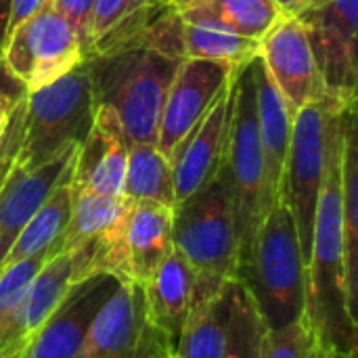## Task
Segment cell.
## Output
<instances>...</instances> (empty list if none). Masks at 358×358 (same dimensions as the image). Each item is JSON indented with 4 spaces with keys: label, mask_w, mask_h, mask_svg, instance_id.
Segmentation results:
<instances>
[{
    "label": "cell",
    "mask_w": 358,
    "mask_h": 358,
    "mask_svg": "<svg viewBox=\"0 0 358 358\" xmlns=\"http://www.w3.org/2000/svg\"><path fill=\"white\" fill-rule=\"evenodd\" d=\"M357 105L342 107L329 130L327 164L317 199L310 258L306 268V323L323 358L357 357L358 319L348 304L344 218H342V157L348 115Z\"/></svg>",
    "instance_id": "obj_1"
},
{
    "label": "cell",
    "mask_w": 358,
    "mask_h": 358,
    "mask_svg": "<svg viewBox=\"0 0 358 358\" xmlns=\"http://www.w3.org/2000/svg\"><path fill=\"white\" fill-rule=\"evenodd\" d=\"M96 107H107L130 145L157 147V130L168 88L180 61L141 42L86 59Z\"/></svg>",
    "instance_id": "obj_2"
},
{
    "label": "cell",
    "mask_w": 358,
    "mask_h": 358,
    "mask_svg": "<svg viewBox=\"0 0 358 358\" xmlns=\"http://www.w3.org/2000/svg\"><path fill=\"white\" fill-rule=\"evenodd\" d=\"M239 279L250 287L266 329H281L304 319L306 260L294 216L281 199L260 222Z\"/></svg>",
    "instance_id": "obj_3"
},
{
    "label": "cell",
    "mask_w": 358,
    "mask_h": 358,
    "mask_svg": "<svg viewBox=\"0 0 358 358\" xmlns=\"http://www.w3.org/2000/svg\"><path fill=\"white\" fill-rule=\"evenodd\" d=\"M220 174L227 180L233 203L235 229L239 239V264L243 268L250 260L260 222L275 206L268 197L266 187V164L256 120L252 63L241 67L235 78L233 115Z\"/></svg>",
    "instance_id": "obj_4"
},
{
    "label": "cell",
    "mask_w": 358,
    "mask_h": 358,
    "mask_svg": "<svg viewBox=\"0 0 358 358\" xmlns=\"http://www.w3.org/2000/svg\"><path fill=\"white\" fill-rule=\"evenodd\" d=\"M23 141L17 162L34 170L69 147H80L88 136L96 101L86 61L52 84L25 92Z\"/></svg>",
    "instance_id": "obj_5"
},
{
    "label": "cell",
    "mask_w": 358,
    "mask_h": 358,
    "mask_svg": "<svg viewBox=\"0 0 358 358\" xmlns=\"http://www.w3.org/2000/svg\"><path fill=\"white\" fill-rule=\"evenodd\" d=\"M172 243L199 277L216 281L239 279V239L222 174L176 203L172 210Z\"/></svg>",
    "instance_id": "obj_6"
},
{
    "label": "cell",
    "mask_w": 358,
    "mask_h": 358,
    "mask_svg": "<svg viewBox=\"0 0 358 358\" xmlns=\"http://www.w3.org/2000/svg\"><path fill=\"white\" fill-rule=\"evenodd\" d=\"M342 107L350 105H344L342 101L327 96L319 103L306 105L294 117L292 138L279 187V199L287 206V210L294 216L306 268L310 258L317 199L321 193L327 164L329 130L336 113Z\"/></svg>",
    "instance_id": "obj_7"
},
{
    "label": "cell",
    "mask_w": 358,
    "mask_h": 358,
    "mask_svg": "<svg viewBox=\"0 0 358 358\" xmlns=\"http://www.w3.org/2000/svg\"><path fill=\"white\" fill-rule=\"evenodd\" d=\"M86 61L76 29L52 6L8 31L2 50V71L23 90L31 92L52 84Z\"/></svg>",
    "instance_id": "obj_8"
},
{
    "label": "cell",
    "mask_w": 358,
    "mask_h": 358,
    "mask_svg": "<svg viewBox=\"0 0 358 358\" xmlns=\"http://www.w3.org/2000/svg\"><path fill=\"white\" fill-rule=\"evenodd\" d=\"M80 358H174L172 340L147 313L141 283L120 281L96 313Z\"/></svg>",
    "instance_id": "obj_9"
},
{
    "label": "cell",
    "mask_w": 358,
    "mask_h": 358,
    "mask_svg": "<svg viewBox=\"0 0 358 358\" xmlns=\"http://www.w3.org/2000/svg\"><path fill=\"white\" fill-rule=\"evenodd\" d=\"M296 17L306 27L327 94L357 105L358 0H310Z\"/></svg>",
    "instance_id": "obj_10"
},
{
    "label": "cell",
    "mask_w": 358,
    "mask_h": 358,
    "mask_svg": "<svg viewBox=\"0 0 358 358\" xmlns=\"http://www.w3.org/2000/svg\"><path fill=\"white\" fill-rule=\"evenodd\" d=\"M239 69L241 67L220 61H180L168 88L157 130V149L164 157H168V162L203 120V115L224 94V90H229Z\"/></svg>",
    "instance_id": "obj_11"
},
{
    "label": "cell",
    "mask_w": 358,
    "mask_h": 358,
    "mask_svg": "<svg viewBox=\"0 0 358 358\" xmlns=\"http://www.w3.org/2000/svg\"><path fill=\"white\" fill-rule=\"evenodd\" d=\"M258 57L294 117L306 105L329 96L306 27L296 15H281L275 21L260 38Z\"/></svg>",
    "instance_id": "obj_12"
},
{
    "label": "cell",
    "mask_w": 358,
    "mask_h": 358,
    "mask_svg": "<svg viewBox=\"0 0 358 358\" xmlns=\"http://www.w3.org/2000/svg\"><path fill=\"white\" fill-rule=\"evenodd\" d=\"M120 279L94 273L76 281L52 315L31 334L19 358H80L88 329Z\"/></svg>",
    "instance_id": "obj_13"
},
{
    "label": "cell",
    "mask_w": 358,
    "mask_h": 358,
    "mask_svg": "<svg viewBox=\"0 0 358 358\" xmlns=\"http://www.w3.org/2000/svg\"><path fill=\"white\" fill-rule=\"evenodd\" d=\"M235 101V82L224 90L216 105L203 115L195 130L182 141V145L170 157L174 174L176 203L185 201L206 185H210L222 170L231 115ZM176 208V206H174Z\"/></svg>",
    "instance_id": "obj_14"
},
{
    "label": "cell",
    "mask_w": 358,
    "mask_h": 358,
    "mask_svg": "<svg viewBox=\"0 0 358 358\" xmlns=\"http://www.w3.org/2000/svg\"><path fill=\"white\" fill-rule=\"evenodd\" d=\"M78 149L80 147H69L55 159L34 170H25L19 162H15L13 172L0 189V271L23 227L73 166Z\"/></svg>",
    "instance_id": "obj_15"
},
{
    "label": "cell",
    "mask_w": 358,
    "mask_h": 358,
    "mask_svg": "<svg viewBox=\"0 0 358 358\" xmlns=\"http://www.w3.org/2000/svg\"><path fill=\"white\" fill-rule=\"evenodd\" d=\"M130 143L107 107H96L94 124L80 145L73 162V185L109 195L124 197V178Z\"/></svg>",
    "instance_id": "obj_16"
},
{
    "label": "cell",
    "mask_w": 358,
    "mask_h": 358,
    "mask_svg": "<svg viewBox=\"0 0 358 358\" xmlns=\"http://www.w3.org/2000/svg\"><path fill=\"white\" fill-rule=\"evenodd\" d=\"M141 287L151 321L172 340V344H176L197 300L199 275L176 250H172Z\"/></svg>",
    "instance_id": "obj_17"
},
{
    "label": "cell",
    "mask_w": 358,
    "mask_h": 358,
    "mask_svg": "<svg viewBox=\"0 0 358 358\" xmlns=\"http://www.w3.org/2000/svg\"><path fill=\"white\" fill-rule=\"evenodd\" d=\"M252 78H254V103H256L260 145L266 164V187H268L271 201L277 203L283 166H285L287 147L294 128V115L289 113L281 92L277 90L271 76L266 73L260 57L252 61Z\"/></svg>",
    "instance_id": "obj_18"
},
{
    "label": "cell",
    "mask_w": 358,
    "mask_h": 358,
    "mask_svg": "<svg viewBox=\"0 0 358 358\" xmlns=\"http://www.w3.org/2000/svg\"><path fill=\"white\" fill-rule=\"evenodd\" d=\"M130 281L145 283L172 254V210L151 201H130L124 227Z\"/></svg>",
    "instance_id": "obj_19"
},
{
    "label": "cell",
    "mask_w": 358,
    "mask_h": 358,
    "mask_svg": "<svg viewBox=\"0 0 358 358\" xmlns=\"http://www.w3.org/2000/svg\"><path fill=\"white\" fill-rule=\"evenodd\" d=\"M229 283L199 277L197 300L174 344V358H222L227 340Z\"/></svg>",
    "instance_id": "obj_20"
},
{
    "label": "cell",
    "mask_w": 358,
    "mask_h": 358,
    "mask_svg": "<svg viewBox=\"0 0 358 358\" xmlns=\"http://www.w3.org/2000/svg\"><path fill=\"white\" fill-rule=\"evenodd\" d=\"M71 195H73V166L52 189L46 201L38 208V212L29 218V222L23 227V231L19 233V237L15 239V243L10 245L4 258V266L31 258H48L59 252L61 239L65 235L71 216Z\"/></svg>",
    "instance_id": "obj_21"
},
{
    "label": "cell",
    "mask_w": 358,
    "mask_h": 358,
    "mask_svg": "<svg viewBox=\"0 0 358 358\" xmlns=\"http://www.w3.org/2000/svg\"><path fill=\"white\" fill-rule=\"evenodd\" d=\"M187 23H203L260 40L283 15L275 0H170Z\"/></svg>",
    "instance_id": "obj_22"
},
{
    "label": "cell",
    "mask_w": 358,
    "mask_h": 358,
    "mask_svg": "<svg viewBox=\"0 0 358 358\" xmlns=\"http://www.w3.org/2000/svg\"><path fill=\"white\" fill-rule=\"evenodd\" d=\"M170 0H96L90 25V57L130 44Z\"/></svg>",
    "instance_id": "obj_23"
},
{
    "label": "cell",
    "mask_w": 358,
    "mask_h": 358,
    "mask_svg": "<svg viewBox=\"0 0 358 358\" xmlns=\"http://www.w3.org/2000/svg\"><path fill=\"white\" fill-rule=\"evenodd\" d=\"M128 210L130 201L124 197H109L73 185L71 216L61 239L59 252H67L84 243L96 241L99 237L117 229L126 220Z\"/></svg>",
    "instance_id": "obj_24"
},
{
    "label": "cell",
    "mask_w": 358,
    "mask_h": 358,
    "mask_svg": "<svg viewBox=\"0 0 358 358\" xmlns=\"http://www.w3.org/2000/svg\"><path fill=\"white\" fill-rule=\"evenodd\" d=\"M342 218L348 304L357 315L358 302V128L357 107L348 115L342 157Z\"/></svg>",
    "instance_id": "obj_25"
},
{
    "label": "cell",
    "mask_w": 358,
    "mask_h": 358,
    "mask_svg": "<svg viewBox=\"0 0 358 358\" xmlns=\"http://www.w3.org/2000/svg\"><path fill=\"white\" fill-rule=\"evenodd\" d=\"M44 260L31 258L0 271V358H19L27 342L23 325L25 294Z\"/></svg>",
    "instance_id": "obj_26"
},
{
    "label": "cell",
    "mask_w": 358,
    "mask_h": 358,
    "mask_svg": "<svg viewBox=\"0 0 358 358\" xmlns=\"http://www.w3.org/2000/svg\"><path fill=\"white\" fill-rule=\"evenodd\" d=\"M124 199L151 201L174 210L176 195L172 166L155 145H130L124 178Z\"/></svg>",
    "instance_id": "obj_27"
},
{
    "label": "cell",
    "mask_w": 358,
    "mask_h": 358,
    "mask_svg": "<svg viewBox=\"0 0 358 358\" xmlns=\"http://www.w3.org/2000/svg\"><path fill=\"white\" fill-rule=\"evenodd\" d=\"M266 325L250 287L235 279L229 283L227 340L222 358H262Z\"/></svg>",
    "instance_id": "obj_28"
},
{
    "label": "cell",
    "mask_w": 358,
    "mask_h": 358,
    "mask_svg": "<svg viewBox=\"0 0 358 358\" xmlns=\"http://www.w3.org/2000/svg\"><path fill=\"white\" fill-rule=\"evenodd\" d=\"M182 46L187 59H206L245 67L258 57L260 40L245 38L214 25L182 21Z\"/></svg>",
    "instance_id": "obj_29"
},
{
    "label": "cell",
    "mask_w": 358,
    "mask_h": 358,
    "mask_svg": "<svg viewBox=\"0 0 358 358\" xmlns=\"http://www.w3.org/2000/svg\"><path fill=\"white\" fill-rule=\"evenodd\" d=\"M262 358H323V355L304 317L287 327L266 329Z\"/></svg>",
    "instance_id": "obj_30"
},
{
    "label": "cell",
    "mask_w": 358,
    "mask_h": 358,
    "mask_svg": "<svg viewBox=\"0 0 358 358\" xmlns=\"http://www.w3.org/2000/svg\"><path fill=\"white\" fill-rule=\"evenodd\" d=\"M23 94L15 103L10 115H8V124L4 128V134L0 138V189L4 187L8 174L15 168V162H17V155L21 149V141H23V115H25Z\"/></svg>",
    "instance_id": "obj_31"
},
{
    "label": "cell",
    "mask_w": 358,
    "mask_h": 358,
    "mask_svg": "<svg viewBox=\"0 0 358 358\" xmlns=\"http://www.w3.org/2000/svg\"><path fill=\"white\" fill-rule=\"evenodd\" d=\"M50 4L69 21V25L76 29L82 48L90 52V25H92V15H94V4L96 0H50Z\"/></svg>",
    "instance_id": "obj_32"
},
{
    "label": "cell",
    "mask_w": 358,
    "mask_h": 358,
    "mask_svg": "<svg viewBox=\"0 0 358 358\" xmlns=\"http://www.w3.org/2000/svg\"><path fill=\"white\" fill-rule=\"evenodd\" d=\"M50 0H10V15H8V31H13L19 23L42 10ZM8 36V34H6Z\"/></svg>",
    "instance_id": "obj_33"
},
{
    "label": "cell",
    "mask_w": 358,
    "mask_h": 358,
    "mask_svg": "<svg viewBox=\"0 0 358 358\" xmlns=\"http://www.w3.org/2000/svg\"><path fill=\"white\" fill-rule=\"evenodd\" d=\"M23 94V90H17V92H10V90H4L0 88V138L4 134V128L8 124V115L15 107V103L19 101V96Z\"/></svg>",
    "instance_id": "obj_34"
},
{
    "label": "cell",
    "mask_w": 358,
    "mask_h": 358,
    "mask_svg": "<svg viewBox=\"0 0 358 358\" xmlns=\"http://www.w3.org/2000/svg\"><path fill=\"white\" fill-rule=\"evenodd\" d=\"M8 15H10V0H0V67H2V50L8 34Z\"/></svg>",
    "instance_id": "obj_35"
},
{
    "label": "cell",
    "mask_w": 358,
    "mask_h": 358,
    "mask_svg": "<svg viewBox=\"0 0 358 358\" xmlns=\"http://www.w3.org/2000/svg\"><path fill=\"white\" fill-rule=\"evenodd\" d=\"M283 15H298L310 0H275Z\"/></svg>",
    "instance_id": "obj_36"
}]
</instances>
